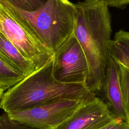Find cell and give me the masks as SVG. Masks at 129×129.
Listing matches in <instances>:
<instances>
[{
	"instance_id": "obj_1",
	"label": "cell",
	"mask_w": 129,
	"mask_h": 129,
	"mask_svg": "<svg viewBox=\"0 0 129 129\" xmlns=\"http://www.w3.org/2000/svg\"><path fill=\"white\" fill-rule=\"evenodd\" d=\"M74 5L77 16L74 35L84 52L88 65L85 85L95 93L101 89L109 56L111 14L108 7L102 0H84Z\"/></svg>"
},
{
	"instance_id": "obj_2",
	"label": "cell",
	"mask_w": 129,
	"mask_h": 129,
	"mask_svg": "<svg viewBox=\"0 0 129 129\" xmlns=\"http://www.w3.org/2000/svg\"><path fill=\"white\" fill-rule=\"evenodd\" d=\"M95 94L84 84L66 83L57 80L53 74V57L40 69L25 77L5 91L0 108L5 113L27 109L57 98L89 100Z\"/></svg>"
},
{
	"instance_id": "obj_3",
	"label": "cell",
	"mask_w": 129,
	"mask_h": 129,
	"mask_svg": "<svg viewBox=\"0 0 129 129\" xmlns=\"http://www.w3.org/2000/svg\"><path fill=\"white\" fill-rule=\"evenodd\" d=\"M6 2L53 52L74 32L77 12L74 4L70 1L46 0L42 6L31 12Z\"/></svg>"
},
{
	"instance_id": "obj_4",
	"label": "cell",
	"mask_w": 129,
	"mask_h": 129,
	"mask_svg": "<svg viewBox=\"0 0 129 129\" xmlns=\"http://www.w3.org/2000/svg\"><path fill=\"white\" fill-rule=\"evenodd\" d=\"M0 32L31 62L35 71L53 57L54 52L4 0H0Z\"/></svg>"
},
{
	"instance_id": "obj_5",
	"label": "cell",
	"mask_w": 129,
	"mask_h": 129,
	"mask_svg": "<svg viewBox=\"0 0 129 129\" xmlns=\"http://www.w3.org/2000/svg\"><path fill=\"white\" fill-rule=\"evenodd\" d=\"M85 101L77 99L57 98L8 114L11 119L33 128L54 129L70 117Z\"/></svg>"
},
{
	"instance_id": "obj_6",
	"label": "cell",
	"mask_w": 129,
	"mask_h": 129,
	"mask_svg": "<svg viewBox=\"0 0 129 129\" xmlns=\"http://www.w3.org/2000/svg\"><path fill=\"white\" fill-rule=\"evenodd\" d=\"M88 72L86 57L73 33L54 52V77L63 83L85 85Z\"/></svg>"
},
{
	"instance_id": "obj_7",
	"label": "cell",
	"mask_w": 129,
	"mask_h": 129,
	"mask_svg": "<svg viewBox=\"0 0 129 129\" xmlns=\"http://www.w3.org/2000/svg\"><path fill=\"white\" fill-rule=\"evenodd\" d=\"M117 118L104 101L95 96L84 102L54 129H101Z\"/></svg>"
},
{
	"instance_id": "obj_8",
	"label": "cell",
	"mask_w": 129,
	"mask_h": 129,
	"mask_svg": "<svg viewBox=\"0 0 129 129\" xmlns=\"http://www.w3.org/2000/svg\"><path fill=\"white\" fill-rule=\"evenodd\" d=\"M100 91L103 101L110 110L117 117L126 120L120 83L119 64L109 56L105 77Z\"/></svg>"
},
{
	"instance_id": "obj_9",
	"label": "cell",
	"mask_w": 129,
	"mask_h": 129,
	"mask_svg": "<svg viewBox=\"0 0 129 129\" xmlns=\"http://www.w3.org/2000/svg\"><path fill=\"white\" fill-rule=\"evenodd\" d=\"M0 58L16 71L27 76L35 71L32 64L0 32Z\"/></svg>"
},
{
	"instance_id": "obj_10",
	"label": "cell",
	"mask_w": 129,
	"mask_h": 129,
	"mask_svg": "<svg viewBox=\"0 0 129 129\" xmlns=\"http://www.w3.org/2000/svg\"><path fill=\"white\" fill-rule=\"evenodd\" d=\"M108 52L114 61L129 70V31L116 32L109 43Z\"/></svg>"
},
{
	"instance_id": "obj_11",
	"label": "cell",
	"mask_w": 129,
	"mask_h": 129,
	"mask_svg": "<svg viewBox=\"0 0 129 129\" xmlns=\"http://www.w3.org/2000/svg\"><path fill=\"white\" fill-rule=\"evenodd\" d=\"M25 77L0 58V87L5 91L19 82Z\"/></svg>"
},
{
	"instance_id": "obj_12",
	"label": "cell",
	"mask_w": 129,
	"mask_h": 129,
	"mask_svg": "<svg viewBox=\"0 0 129 129\" xmlns=\"http://www.w3.org/2000/svg\"><path fill=\"white\" fill-rule=\"evenodd\" d=\"M118 64L125 121L129 124V70L119 64Z\"/></svg>"
},
{
	"instance_id": "obj_13",
	"label": "cell",
	"mask_w": 129,
	"mask_h": 129,
	"mask_svg": "<svg viewBox=\"0 0 129 129\" xmlns=\"http://www.w3.org/2000/svg\"><path fill=\"white\" fill-rule=\"evenodd\" d=\"M14 7L25 11L31 12L42 6L46 0H4Z\"/></svg>"
},
{
	"instance_id": "obj_14",
	"label": "cell",
	"mask_w": 129,
	"mask_h": 129,
	"mask_svg": "<svg viewBox=\"0 0 129 129\" xmlns=\"http://www.w3.org/2000/svg\"><path fill=\"white\" fill-rule=\"evenodd\" d=\"M0 129H37L19 123L12 119L7 113L0 115Z\"/></svg>"
},
{
	"instance_id": "obj_15",
	"label": "cell",
	"mask_w": 129,
	"mask_h": 129,
	"mask_svg": "<svg viewBox=\"0 0 129 129\" xmlns=\"http://www.w3.org/2000/svg\"><path fill=\"white\" fill-rule=\"evenodd\" d=\"M101 129H129V124L120 118H117Z\"/></svg>"
},
{
	"instance_id": "obj_16",
	"label": "cell",
	"mask_w": 129,
	"mask_h": 129,
	"mask_svg": "<svg viewBox=\"0 0 129 129\" xmlns=\"http://www.w3.org/2000/svg\"><path fill=\"white\" fill-rule=\"evenodd\" d=\"M108 7L123 8L129 5V0H102Z\"/></svg>"
},
{
	"instance_id": "obj_17",
	"label": "cell",
	"mask_w": 129,
	"mask_h": 129,
	"mask_svg": "<svg viewBox=\"0 0 129 129\" xmlns=\"http://www.w3.org/2000/svg\"><path fill=\"white\" fill-rule=\"evenodd\" d=\"M4 92H5V90L0 87V103H1V101L2 96H3Z\"/></svg>"
},
{
	"instance_id": "obj_18",
	"label": "cell",
	"mask_w": 129,
	"mask_h": 129,
	"mask_svg": "<svg viewBox=\"0 0 129 129\" xmlns=\"http://www.w3.org/2000/svg\"><path fill=\"white\" fill-rule=\"evenodd\" d=\"M63 1H69V0H63Z\"/></svg>"
}]
</instances>
